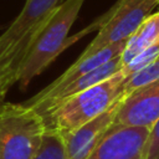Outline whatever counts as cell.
I'll return each instance as SVG.
<instances>
[{"label": "cell", "mask_w": 159, "mask_h": 159, "mask_svg": "<svg viewBox=\"0 0 159 159\" xmlns=\"http://www.w3.org/2000/svg\"><path fill=\"white\" fill-rule=\"evenodd\" d=\"M122 67H123V63L120 60V55H118V56L113 57L112 60H109L107 63L78 77L77 80H75L70 83H66L62 86H56V87L46 86L37 94H35L29 101H26L24 104L32 107L40 114H43L47 109H50L51 107L62 102L63 99H66L78 92H82V91L104 81L106 78L111 77L112 75H114L116 72L122 70Z\"/></svg>", "instance_id": "ba28073f"}, {"label": "cell", "mask_w": 159, "mask_h": 159, "mask_svg": "<svg viewBox=\"0 0 159 159\" xmlns=\"http://www.w3.org/2000/svg\"><path fill=\"white\" fill-rule=\"evenodd\" d=\"M159 42V11L150 14L125 41L120 53L123 66L139 52Z\"/></svg>", "instance_id": "8fae6325"}, {"label": "cell", "mask_w": 159, "mask_h": 159, "mask_svg": "<svg viewBox=\"0 0 159 159\" xmlns=\"http://www.w3.org/2000/svg\"><path fill=\"white\" fill-rule=\"evenodd\" d=\"M124 46H125V41H122V42L104 46L91 55L80 56L76 62H73L61 76H58L56 80H53L47 87H56V86H62V84L70 83V82L77 80L78 77L98 68L99 66L107 63L113 57L120 55Z\"/></svg>", "instance_id": "30bf717a"}, {"label": "cell", "mask_w": 159, "mask_h": 159, "mask_svg": "<svg viewBox=\"0 0 159 159\" xmlns=\"http://www.w3.org/2000/svg\"><path fill=\"white\" fill-rule=\"evenodd\" d=\"M127 76L122 70L104 81L78 92L47 109L42 116L46 129L66 134L94 119L124 96Z\"/></svg>", "instance_id": "7a4b0ae2"}, {"label": "cell", "mask_w": 159, "mask_h": 159, "mask_svg": "<svg viewBox=\"0 0 159 159\" xmlns=\"http://www.w3.org/2000/svg\"><path fill=\"white\" fill-rule=\"evenodd\" d=\"M145 159H159V119L149 130L145 144Z\"/></svg>", "instance_id": "2e32d148"}, {"label": "cell", "mask_w": 159, "mask_h": 159, "mask_svg": "<svg viewBox=\"0 0 159 159\" xmlns=\"http://www.w3.org/2000/svg\"><path fill=\"white\" fill-rule=\"evenodd\" d=\"M122 98L94 119L61 135L65 148V159H87L89 157L108 127L113 123Z\"/></svg>", "instance_id": "9c48e42d"}, {"label": "cell", "mask_w": 159, "mask_h": 159, "mask_svg": "<svg viewBox=\"0 0 159 159\" xmlns=\"http://www.w3.org/2000/svg\"><path fill=\"white\" fill-rule=\"evenodd\" d=\"M17 68L11 65L0 63V106L4 103L9 88L16 82Z\"/></svg>", "instance_id": "9a60e30c"}, {"label": "cell", "mask_w": 159, "mask_h": 159, "mask_svg": "<svg viewBox=\"0 0 159 159\" xmlns=\"http://www.w3.org/2000/svg\"><path fill=\"white\" fill-rule=\"evenodd\" d=\"M149 130L112 123L87 159H145Z\"/></svg>", "instance_id": "8992f818"}, {"label": "cell", "mask_w": 159, "mask_h": 159, "mask_svg": "<svg viewBox=\"0 0 159 159\" xmlns=\"http://www.w3.org/2000/svg\"><path fill=\"white\" fill-rule=\"evenodd\" d=\"M159 119V78L124 94L114 124L150 129Z\"/></svg>", "instance_id": "52a82bcc"}, {"label": "cell", "mask_w": 159, "mask_h": 159, "mask_svg": "<svg viewBox=\"0 0 159 159\" xmlns=\"http://www.w3.org/2000/svg\"><path fill=\"white\" fill-rule=\"evenodd\" d=\"M83 2L84 0H65L53 10L43 26L39 30L17 68L16 82H19L20 88H26L29 83L47 68L48 65L73 41H77L83 34L89 32L93 27H101L106 15L86 29V31L77 34V36L68 37L70 30L75 24Z\"/></svg>", "instance_id": "6da1fadb"}, {"label": "cell", "mask_w": 159, "mask_h": 159, "mask_svg": "<svg viewBox=\"0 0 159 159\" xmlns=\"http://www.w3.org/2000/svg\"><path fill=\"white\" fill-rule=\"evenodd\" d=\"M158 78H159V55L143 70L127 77L124 86H123V92H124V94H127V93L132 92L133 89H135L145 83H149L152 81H155Z\"/></svg>", "instance_id": "4fadbf2b"}, {"label": "cell", "mask_w": 159, "mask_h": 159, "mask_svg": "<svg viewBox=\"0 0 159 159\" xmlns=\"http://www.w3.org/2000/svg\"><path fill=\"white\" fill-rule=\"evenodd\" d=\"M45 133V120L32 107L11 102L0 106V159H32Z\"/></svg>", "instance_id": "3957f363"}, {"label": "cell", "mask_w": 159, "mask_h": 159, "mask_svg": "<svg viewBox=\"0 0 159 159\" xmlns=\"http://www.w3.org/2000/svg\"><path fill=\"white\" fill-rule=\"evenodd\" d=\"M32 159H65V148L61 134L46 129L42 143Z\"/></svg>", "instance_id": "7c38bea8"}, {"label": "cell", "mask_w": 159, "mask_h": 159, "mask_svg": "<svg viewBox=\"0 0 159 159\" xmlns=\"http://www.w3.org/2000/svg\"><path fill=\"white\" fill-rule=\"evenodd\" d=\"M61 0H26L19 15L0 35V63L19 65L39 30ZM17 75V73H16Z\"/></svg>", "instance_id": "277c9868"}, {"label": "cell", "mask_w": 159, "mask_h": 159, "mask_svg": "<svg viewBox=\"0 0 159 159\" xmlns=\"http://www.w3.org/2000/svg\"><path fill=\"white\" fill-rule=\"evenodd\" d=\"M158 55H159V42L148 47L147 50L139 52L137 56H134L129 62H127L122 67V71L124 72V75L127 77H129L130 75H133V73L143 70L145 66H148Z\"/></svg>", "instance_id": "5bb4252c"}, {"label": "cell", "mask_w": 159, "mask_h": 159, "mask_svg": "<svg viewBox=\"0 0 159 159\" xmlns=\"http://www.w3.org/2000/svg\"><path fill=\"white\" fill-rule=\"evenodd\" d=\"M157 6H159V0H118L107 12L98 34L81 56L91 55L112 43L127 41Z\"/></svg>", "instance_id": "5b68a950"}]
</instances>
